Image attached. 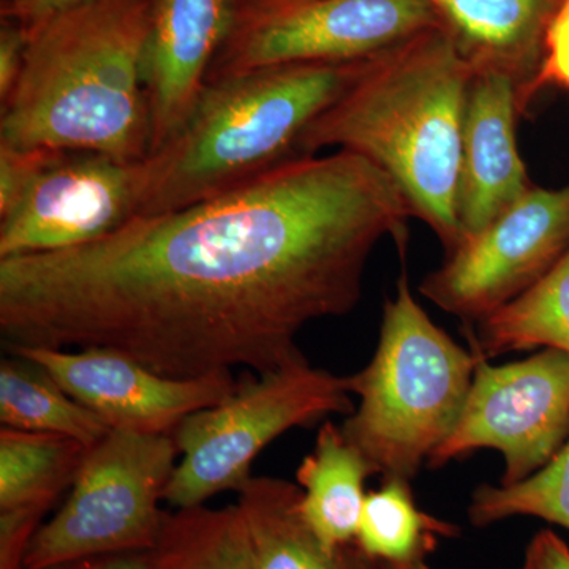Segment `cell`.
Instances as JSON below:
<instances>
[{"label": "cell", "mask_w": 569, "mask_h": 569, "mask_svg": "<svg viewBox=\"0 0 569 569\" xmlns=\"http://www.w3.org/2000/svg\"><path fill=\"white\" fill-rule=\"evenodd\" d=\"M477 366L478 356L419 306L403 271L385 302L376 355L347 377L359 406L343 422V436L373 475L413 481L455 429Z\"/></svg>", "instance_id": "5"}, {"label": "cell", "mask_w": 569, "mask_h": 569, "mask_svg": "<svg viewBox=\"0 0 569 569\" xmlns=\"http://www.w3.org/2000/svg\"><path fill=\"white\" fill-rule=\"evenodd\" d=\"M542 41L545 58L527 92L529 103L545 86L569 89V0H559V6L546 26Z\"/></svg>", "instance_id": "24"}, {"label": "cell", "mask_w": 569, "mask_h": 569, "mask_svg": "<svg viewBox=\"0 0 569 569\" xmlns=\"http://www.w3.org/2000/svg\"><path fill=\"white\" fill-rule=\"evenodd\" d=\"M568 249L569 183L533 186L447 254L421 280L419 293L471 329L529 291Z\"/></svg>", "instance_id": "10"}, {"label": "cell", "mask_w": 569, "mask_h": 569, "mask_svg": "<svg viewBox=\"0 0 569 569\" xmlns=\"http://www.w3.org/2000/svg\"><path fill=\"white\" fill-rule=\"evenodd\" d=\"M89 447L73 438L28 430H0V511L50 509L71 488Z\"/></svg>", "instance_id": "21"}, {"label": "cell", "mask_w": 569, "mask_h": 569, "mask_svg": "<svg viewBox=\"0 0 569 569\" xmlns=\"http://www.w3.org/2000/svg\"><path fill=\"white\" fill-rule=\"evenodd\" d=\"M467 515L478 529L529 516L569 530V438L550 462L523 481L478 486Z\"/></svg>", "instance_id": "23"}, {"label": "cell", "mask_w": 569, "mask_h": 569, "mask_svg": "<svg viewBox=\"0 0 569 569\" xmlns=\"http://www.w3.org/2000/svg\"><path fill=\"white\" fill-rule=\"evenodd\" d=\"M37 569H153V553L152 550L112 553V556L63 561V563Z\"/></svg>", "instance_id": "30"}, {"label": "cell", "mask_w": 569, "mask_h": 569, "mask_svg": "<svg viewBox=\"0 0 569 569\" xmlns=\"http://www.w3.org/2000/svg\"><path fill=\"white\" fill-rule=\"evenodd\" d=\"M89 0H3L2 14L7 20L20 24L26 32H31L41 22Z\"/></svg>", "instance_id": "28"}, {"label": "cell", "mask_w": 569, "mask_h": 569, "mask_svg": "<svg viewBox=\"0 0 569 569\" xmlns=\"http://www.w3.org/2000/svg\"><path fill=\"white\" fill-rule=\"evenodd\" d=\"M301 488L280 478H250L239 492L260 569H378L358 542L329 550L302 518Z\"/></svg>", "instance_id": "16"}, {"label": "cell", "mask_w": 569, "mask_h": 569, "mask_svg": "<svg viewBox=\"0 0 569 569\" xmlns=\"http://www.w3.org/2000/svg\"><path fill=\"white\" fill-rule=\"evenodd\" d=\"M411 217L362 157H295L91 244L3 258L0 332L7 348H110L182 380L274 372L305 361V326L358 306L381 241L407 252Z\"/></svg>", "instance_id": "1"}, {"label": "cell", "mask_w": 569, "mask_h": 569, "mask_svg": "<svg viewBox=\"0 0 569 569\" xmlns=\"http://www.w3.org/2000/svg\"><path fill=\"white\" fill-rule=\"evenodd\" d=\"M366 61L269 67L206 86L181 129L146 157L138 216L219 197L301 156L302 134Z\"/></svg>", "instance_id": "4"}, {"label": "cell", "mask_w": 569, "mask_h": 569, "mask_svg": "<svg viewBox=\"0 0 569 569\" xmlns=\"http://www.w3.org/2000/svg\"><path fill=\"white\" fill-rule=\"evenodd\" d=\"M479 359L553 348L569 355V249L537 284L468 329Z\"/></svg>", "instance_id": "19"}, {"label": "cell", "mask_w": 569, "mask_h": 569, "mask_svg": "<svg viewBox=\"0 0 569 569\" xmlns=\"http://www.w3.org/2000/svg\"><path fill=\"white\" fill-rule=\"evenodd\" d=\"M144 159L59 151L0 217V260L99 241L140 213Z\"/></svg>", "instance_id": "11"}, {"label": "cell", "mask_w": 569, "mask_h": 569, "mask_svg": "<svg viewBox=\"0 0 569 569\" xmlns=\"http://www.w3.org/2000/svg\"><path fill=\"white\" fill-rule=\"evenodd\" d=\"M47 511L41 507L0 511V569H24L26 553Z\"/></svg>", "instance_id": "26"}, {"label": "cell", "mask_w": 569, "mask_h": 569, "mask_svg": "<svg viewBox=\"0 0 569 569\" xmlns=\"http://www.w3.org/2000/svg\"><path fill=\"white\" fill-rule=\"evenodd\" d=\"M369 477H373L372 468L343 436L342 427L326 421L316 448L296 470L302 518L326 549L356 541Z\"/></svg>", "instance_id": "17"}, {"label": "cell", "mask_w": 569, "mask_h": 569, "mask_svg": "<svg viewBox=\"0 0 569 569\" xmlns=\"http://www.w3.org/2000/svg\"><path fill=\"white\" fill-rule=\"evenodd\" d=\"M519 89L518 80L503 71L478 70L471 78L458 189L462 241L485 230L533 187L516 137L523 112Z\"/></svg>", "instance_id": "13"}, {"label": "cell", "mask_w": 569, "mask_h": 569, "mask_svg": "<svg viewBox=\"0 0 569 569\" xmlns=\"http://www.w3.org/2000/svg\"><path fill=\"white\" fill-rule=\"evenodd\" d=\"M520 569H569V546L552 530L531 538Z\"/></svg>", "instance_id": "29"}, {"label": "cell", "mask_w": 569, "mask_h": 569, "mask_svg": "<svg viewBox=\"0 0 569 569\" xmlns=\"http://www.w3.org/2000/svg\"><path fill=\"white\" fill-rule=\"evenodd\" d=\"M458 535L455 523L418 507L410 481L383 479L367 492L356 542L378 569H430L440 539Z\"/></svg>", "instance_id": "18"}, {"label": "cell", "mask_w": 569, "mask_h": 569, "mask_svg": "<svg viewBox=\"0 0 569 569\" xmlns=\"http://www.w3.org/2000/svg\"><path fill=\"white\" fill-rule=\"evenodd\" d=\"M152 553L153 569H260L239 505L168 515Z\"/></svg>", "instance_id": "22"}, {"label": "cell", "mask_w": 569, "mask_h": 569, "mask_svg": "<svg viewBox=\"0 0 569 569\" xmlns=\"http://www.w3.org/2000/svg\"><path fill=\"white\" fill-rule=\"evenodd\" d=\"M0 422L9 429L73 438L89 448L111 432L43 367L17 355L0 362Z\"/></svg>", "instance_id": "20"}, {"label": "cell", "mask_w": 569, "mask_h": 569, "mask_svg": "<svg viewBox=\"0 0 569 569\" xmlns=\"http://www.w3.org/2000/svg\"><path fill=\"white\" fill-rule=\"evenodd\" d=\"M178 456L173 436L111 430L86 452L58 515L41 523L24 569L156 549Z\"/></svg>", "instance_id": "7"}, {"label": "cell", "mask_w": 569, "mask_h": 569, "mask_svg": "<svg viewBox=\"0 0 569 569\" xmlns=\"http://www.w3.org/2000/svg\"><path fill=\"white\" fill-rule=\"evenodd\" d=\"M231 2H233V0H231Z\"/></svg>", "instance_id": "31"}, {"label": "cell", "mask_w": 569, "mask_h": 569, "mask_svg": "<svg viewBox=\"0 0 569 569\" xmlns=\"http://www.w3.org/2000/svg\"><path fill=\"white\" fill-rule=\"evenodd\" d=\"M441 26L478 70H498L518 80L519 100L537 77L538 44L559 0H429Z\"/></svg>", "instance_id": "15"}, {"label": "cell", "mask_w": 569, "mask_h": 569, "mask_svg": "<svg viewBox=\"0 0 569 569\" xmlns=\"http://www.w3.org/2000/svg\"><path fill=\"white\" fill-rule=\"evenodd\" d=\"M43 367L77 402L91 410L111 430L173 436L183 419L219 406L233 395L231 372L200 378H170L153 372L110 348L78 351L50 347H9Z\"/></svg>", "instance_id": "12"}, {"label": "cell", "mask_w": 569, "mask_h": 569, "mask_svg": "<svg viewBox=\"0 0 569 569\" xmlns=\"http://www.w3.org/2000/svg\"><path fill=\"white\" fill-rule=\"evenodd\" d=\"M568 438V353L542 348L503 366L478 358L458 422L427 466L437 470L478 449H496L505 459L500 485H516L550 462Z\"/></svg>", "instance_id": "9"}, {"label": "cell", "mask_w": 569, "mask_h": 569, "mask_svg": "<svg viewBox=\"0 0 569 569\" xmlns=\"http://www.w3.org/2000/svg\"><path fill=\"white\" fill-rule=\"evenodd\" d=\"M440 26L429 0H234L208 84L269 67L362 61Z\"/></svg>", "instance_id": "8"}, {"label": "cell", "mask_w": 569, "mask_h": 569, "mask_svg": "<svg viewBox=\"0 0 569 569\" xmlns=\"http://www.w3.org/2000/svg\"><path fill=\"white\" fill-rule=\"evenodd\" d=\"M152 0H89L28 32L0 146L146 159L151 118L142 63Z\"/></svg>", "instance_id": "3"}, {"label": "cell", "mask_w": 569, "mask_h": 569, "mask_svg": "<svg viewBox=\"0 0 569 569\" xmlns=\"http://www.w3.org/2000/svg\"><path fill=\"white\" fill-rule=\"evenodd\" d=\"M353 410L348 378L307 359L274 372H249L228 399L190 415L174 430L181 462L164 500L183 509L227 490L239 493L252 478L253 460L277 437Z\"/></svg>", "instance_id": "6"}, {"label": "cell", "mask_w": 569, "mask_h": 569, "mask_svg": "<svg viewBox=\"0 0 569 569\" xmlns=\"http://www.w3.org/2000/svg\"><path fill=\"white\" fill-rule=\"evenodd\" d=\"M473 74L447 29L411 37L367 59L350 88L302 134L299 153L336 148L376 164L445 252H455L462 242L460 149Z\"/></svg>", "instance_id": "2"}, {"label": "cell", "mask_w": 569, "mask_h": 569, "mask_svg": "<svg viewBox=\"0 0 569 569\" xmlns=\"http://www.w3.org/2000/svg\"><path fill=\"white\" fill-rule=\"evenodd\" d=\"M52 149H17L0 146V217L20 201L40 171L54 159Z\"/></svg>", "instance_id": "25"}, {"label": "cell", "mask_w": 569, "mask_h": 569, "mask_svg": "<svg viewBox=\"0 0 569 569\" xmlns=\"http://www.w3.org/2000/svg\"><path fill=\"white\" fill-rule=\"evenodd\" d=\"M231 20V0H152L142 80L151 149L186 123L200 102Z\"/></svg>", "instance_id": "14"}, {"label": "cell", "mask_w": 569, "mask_h": 569, "mask_svg": "<svg viewBox=\"0 0 569 569\" xmlns=\"http://www.w3.org/2000/svg\"><path fill=\"white\" fill-rule=\"evenodd\" d=\"M28 32L14 21H3L0 31V102H6L20 80Z\"/></svg>", "instance_id": "27"}]
</instances>
